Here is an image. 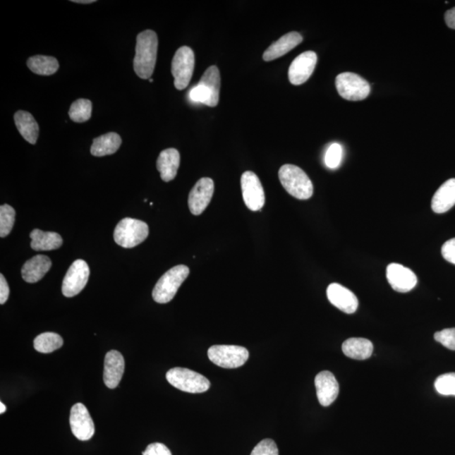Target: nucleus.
Returning <instances> with one entry per match:
<instances>
[{
    "mask_svg": "<svg viewBox=\"0 0 455 455\" xmlns=\"http://www.w3.org/2000/svg\"><path fill=\"white\" fill-rule=\"evenodd\" d=\"M250 455H279V452L275 442L267 439L260 442Z\"/></svg>",
    "mask_w": 455,
    "mask_h": 455,
    "instance_id": "72a5a7b5",
    "label": "nucleus"
},
{
    "mask_svg": "<svg viewBox=\"0 0 455 455\" xmlns=\"http://www.w3.org/2000/svg\"><path fill=\"white\" fill-rule=\"evenodd\" d=\"M327 298L332 305L346 314H353L358 307V298L348 289L339 284H332L328 286Z\"/></svg>",
    "mask_w": 455,
    "mask_h": 455,
    "instance_id": "dca6fc26",
    "label": "nucleus"
},
{
    "mask_svg": "<svg viewBox=\"0 0 455 455\" xmlns=\"http://www.w3.org/2000/svg\"><path fill=\"white\" fill-rule=\"evenodd\" d=\"M142 455H172L171 450L166 445L159 443L151 444L147 447Z\"/></svg>",
    "mask_w": 455,
    "mask_h": 455,
    "instance_id": "e433bc0d",
    "label": "nucleus"
},
{
    "mask_svg": "<svg viewBox=\"0 0 455 455\" xmlns=\"http://www.w3.org/2000/svg\"><path fill=\"white\" fill-rule=\"evenodd\" d=\"M279 176L281 185L291 196L300 200H307L313 195V184L300 167L284 164L280 168Z\"/></svg>",
    "mask_w": 455,
    "mask_h": 455,
    "instance_id": "f03ea898",
    "label": "nucleus"
},
{
    "mask_svg": "<svg viewBox=\"0 0 455 455\" xmlns=\"http://www.w3.org/2000/svg\"><path fill=\"white\" fill-rule=\"evenodd\" d=\"M15 123L20 135L30 144H36L39 135V126L34 116L28 111H18L15 114Z\"/></svg>",
    "mask_w": 455,
    "mask_h": 455,
    "instance_id": "5701e85b",
    "label": "nucleus"
},
{
    "mask_svg": "<svg viewBox=\"0 0 455 455\" xmlns=\"http://www.w3.org/2000/svg\"><path fill=\"white\" fill-rule=\"evenodd\" d=\"M166 380L172 387L184 392L203 393L210 388V381L206 377L188 368H171L167 372Z\"/></svg>",
    "mask_w": 455,
    "mask_h": 455,
    "instance_id": "20e7f679",
    "label": "nucleus"
},
{
    "mask_svg": "<svg viewBox=\"0 0 455 455\" xmlns=\"http://www.w3.org/2000/svg\"><path fill=\"white\" fill-rule=\"evenodd\" d=\"M435 339L445 348L455 351V328L444 329L436 332Z\"/></svg>",
    "mask_w": 455,
    "mask_h": 455,
    "instance_id": "473e14b6",
    "label": "nucleus"
},
{
    "mask_svg": "<svg viewBox=\"0 0 455 455\" xmlns=\"http://www.w3.org/2000/svg\"><path fill=\"white\" fill-rule=\"evenodd\" d=\"M181 156L176 149L164 150L157 159V169L164 181L169 182L176 178L180 166Z\"/></svg>",
    "mask_w": 455,
    "mask_h": 455,
    "instance_id": "aec40b11",
    "label": "nucleus"
},
{
    "mask_svg": "<svg viewBox=\"0 0 455 455\" xmlns=\"http://www.w3.org/2000/svg\"><path fill=\"white\" fill-rule=\"evenodd\" d=\"M372 350H374V346L365 338H349L342 344V352L346 356L356 360H365L370 358L372 356Z\"/></svg>",
    "mask_w": 455,
    "mask_h": 455,
    "instance_id": "4be33fe9",
    "label": "nucleus"
},
{
    "mask_svg": "<svg viewBox=\"0 0 455 455\" xmlns=\"http://www.w3.org/2000/svg\"><path fill=\"white\" fill-rule=\"evenodd\" d=\"M73 3L78 4H92L95 3V0H73Z\"/></svg>",
    "mask_w": 455,
    "mask_h": 455,
    "instance_id": "ea45409f",
    "label": "nucleus"
},
{
    "mask_svg": "<svg viewBox=\"0 0 455 455\" xmlns=\"http://www.w3.org/2000/svg\"><path fill=\"white\" fill-rule=\"evenodd\" d=\"M148 236V224L141 220L125 218L116 225L114 237L119 245L133 248L144 242Z\"/></svg>",
    "mask_w": 455,
    "mask_h": 455,
    "instance_id": "39448f33",
    "label": "nucleus"
},
{
    "mask_svg": "<svg viewBox=\"0 0 455 455\" xmlns=\"http://www.w3.org/2000/svg\"><path fill=\"white\" fill-rule=\"evenodd\" d=\"M435 387L436 391L443 396H455V372L437 377Z\"/></svg>",
    "mask_w": 455,
    "mask_h": 455,
    "instance_id": "7c9ffc66",
    "label": "nucleus"
},
{
    "mask_svg": "<svg viewBox=\"0 0 455 455\" xmlns=\"http://www.w3.org/2000/svg\"><path fill=\"white\" fill-rule=\"evenodd\" d=\"M190 270L185 265L172 267L160 277L154 286L152 296L159 303H166L173 300L184 281L188 279Z\"/></svg>",
    "mask_w": 455,
    "mask_h": 455,
    "instance_id": "7ed1b4c3",
    "label": "nucleus"
},
{
    "mask_svg": "<svg viewBox=\"0 0 455 455\" xmlns=\"http://www.w3.org/2000/svg\"><path fill=\"white\" fill-rule=\"evenodd\" d=\"M51 262L47 255H38L24 264L21 275L29 284L37 283L51 269Z\"/></svg>",
    "mask_w": 455,
    "mask_h": 455,
    "instance_id": "6ab92c4d",
    "label": "nucleus"
},
{
    "mask_svg": "<svg viewBox=\"0 0 455 455\" xmlns=\"http://www.w3.org/2000/svg\"><path fill=\"white\" fill-rule=\"evenodd\" d=\"M190 98L194 102L202 103L209 105L210 95L205 86L198 84L190 90Z\"/></svg>",
    "mask_w": 455,
    "mask_h": 455,
    "instance_id": "f704fd0d",
    "label": "nucleus"
},
{
    "mask_svg": "<svg viewBox=\"0 0 455 455\" xmlns=\"http://www.w3.org/2000/svg\"><path fill=\"white\" fill-rule=\"evenodd\" d=\"M92 114V102L87 99H79L73 102L69 109V118L75 123H85Z\"/></svg>",
    "mask_w": 455,
    "mask_h": 455,
    "instance_id": "c85d7f7f",
    "label": "nucleus"
},
{
    "mask_svg": "<svg viewBox=\"0 0 455 455\" xmlns=\"http://www.w3.org/2000/svg\"><path fill=\"white\" fill-rule=\"evenodd\" d=\"M10 296V287H8L6 277L0 275V303L4 305Z\"/></svg>",
    "mask_w": 455,
    "mask_h": 455,
    "instance_id": "4c0bfd02",
    "label": "nucleus"
},
{
    "mask_svg": "<svg viewBox=\"0 0 455 455\" xmlns=\"http://www.w3.org/2000/svg\"><path fill=\"white\" fill-rule=\"evenodd\" d=\"M16 211L10 205L0 207V236L6 237L14 227Z\"/></svg>",
    "mask_w": 455,
    "mask_h": 455,
    "instance_id": "c756f323",
    "label": "nucleus"
},
{
    "mask_svg": "<svg viewBox=\"0 0 455 455\" xmlns=\"http://www.w3.org/2000/svg\"><path fill=\"white\" fill-rule=\"evenodd\" d=\"M214 193V182L211 178L203 177L190 190L188 206L193 215H200L210 205Z\"/></svg>",
    "mask_w": 455,
    "mask_h": 455,
    "instance_id": "f8f14e48",
    "label": "nucleus"
},
{
    "mask_svg": "<svg viewBox=\"0 0 455 455\" xmlns=\"http://www.w3.org/2000/svg\"><path fill=\"white\" fill-rule=\"evenodd\" d=\"M121 145V138L119 134L108 133L95 138L91 145L90 153L97 157L114 154L119 150Z\"/></svg>",
    "mask_w": 455,
    "mask_h": 455,
    "instance_id": "b1692460",
    "label": "nucleus"
},
{
    "mask_svg": "<svg viewBox=\"0 0 455 455\" xmlns=\"http://www.w3.org/2000/svg\"><path fill=\"white\" fill-rule=\"evenodd\" d=\"M455 205V178L445 181L432 198V209L436 214H444Z\"/></svg>",
    "mask_w": 455,
    "mask_h": 455,
    "instance_id": "412c9836",
    "label": "nucleus"
},
{
    "mask_svg": "<svg viewBox=\"0 0 455 455\" xmlns=\"http://www.w3.org/2000/svg\"><path fill=\"white\" fill-rule=\"evenodd\" d=\"M30 71L38 75H53L59 71V61L50 56L36 55L28 60Z\"/></svg>",
    "mask_w": 455,
    "mask_h": 455,
    "instance_id": "bb28decb",
    "label": "nucleus"
},
{
    "mask_svg": "<svg viewBox=\"0 0 455 455\" xmlns=\"http://www.w3.org/2000/svg\"><path fill=\"white\" fill-rule=\"evenodd\" d=\"M30 246L34 250H53L60 248L63 245V238L55 232H45L40 229H34L30 233Z\"/></svg>",
    "mask_w": 455,
    "mask_h": 455,
    "instance_id": "393cba45",
    "label": "nucleus"
},
{
    "mask_svg": "<svg viewBox=\"0 0 455 455\" xmlns=\"http://www.w3.org/2000/svg\"><path fill=\"white\" fill-rule=\"evenodd\" d=\"M241 190L245 205L251 211H259L265 205V193L258 176L245 171L241 176Z\"/></svg>",
    "mask_w": 455,
    "mask_h": 455,
    "instance_id": "9d476101",
    "label": "nucleus"
},
{
    "mask_svg": "<svg viewBox=\"0 0 455 455\" xmlns=\"http://www.w3.org/2000/svg\"><path fill=\"white\" fill-rule=\"evenodd\" d=\"M149 80H150V82H153V81H154V80H152V79H150Z\"/></svg>",
    "mask_w": 455,
    "mask_h": 455,
    "instance_id": "79ce46f5",
    "label": "nucleus"
},
{
    "mask_svg": "<svg viewBox=\"0 0 455 455\" xmlns=\"http://www.w3.org/2000/svg\"><path fill=\"white\" fill-rule=\"evenodd\" d=\"M336 87L341 97L348 101L358 102L366 99L370 93V85L357 73H340L336 79Z\"/></svg>",
    "mask_w": 455,
    "mask_h": 455,
    "instance_id": "6e6552de",
    "label": "nucleus"
},
{
    "mask_svg": "<svg viewBox=\"0 0 455 455\" xmlns=\"http://www.w3.org/2000/svg\"><path fill=\"white\" fill-rule=\"evenodd\" d=\"M442 255L446 261L455 265V238L444 243L442 247Z\"/></svg>",
    "mask_w": 455,
    "mask_h": 455,
    "instance_id": "c9c22d12",
    "label": "nucleus"
},
{
    "mask_svg": "<svg viewBox=\"0 0 455 455\" xmlns=\"http://www.w3.org/2000/svg\"><path fill=\"white\" fill-rule=\"evenodd\" d=\"M444 19L448 27L455 30V7L445 13Z\"/></svg>",
    "mask_w": 455,
    "mask_h": 455,
    "instance_id": "58836bf2",
    "label": "nucleus"
},
{
    "mask_svg": "<svg viewBox=\"0 0 455 455\" xmlns=\"http://www.w3.org/2000/svg\"><path fill=\"white\" fill-rule=\"evenodd\" d=\"M89 277L88 264L84 260H76L64 277L62 287L63 296L67 298L76 296L87 284Z\"/></svg>",
    "mask_w": 455,
    "mask_h": 455,
    "instance_id": "1a4fd4ad",
    "label": "nucleus"
},
{
    "mask_svg": "<svg viewBox=\"0 0 455 455\" xmlns=\"http://www.w3.org/2000/svg\"><path fill=\"white\" fill-rule=\"evenodd\" d=\"M195 67L194 51L189 47H181L176 51L171 63V73L175 87L182 90L188 87Z\"/></svg>",
    "mask_w": 455,
    "mask_h": 455,
    "instance_id": "0eeeda50",
    "label": "nucleus"
},
{
    "mask_svg": "<svg viewBox=\"0 0 455 455\" xmlns=\"http://www.w3.org/2000/svg\"><path fill=\"white\" fill-rule=\"evenodd\" d=\"M387 277L392 289L399 293L409 292L418 284V277L415 273L401 264H389Z\"/></svg>",
    "mask_w": 455,
    "mask_h": 455,
    "instance_id": "4468645a",
    "label": "nucleus"
},
{
    "mask_svg": "<svg viewBox=\"0 0 455 455\" xmlns=\"http://www.w3.org/2000/svg\"><path fill=\"white\" fill-rule=\"evenodd\" d=\"M158 37L154 30H146L138 35L136 54L133 69L142 80H150L153 75L158 53Z\"/></svg>",
    "mask_w": 455,
    "mask_h": 455,
    "instance_id": "f257e3e1",
    "label": "nucleus"
},
{
    "mask_svg": "<svg viewBox=\"0 0 455 455\" xmlns=\"http://www.w3.org/2000/svg\"><path fill=\"white\" fill-rule=\"evenodd\" d=\"M315 384L320 404L331 406L339 394V384L335 376L330 371L320 372L315 377Z\"/></svg>",
    "mask_w": 455,
    "mask_h": 455,
    "instance_id": "2eb2a0df",
    "label": "nucleus"
},
{
    "mask_svg": "<svg viewBox=\"0 0 455 455\" xmlns=\"http://www.w3.org/2000/svg\"><path fill=\"white\" fill-rule=\"evenodd\" d=\"M342 159V147L339 144H332L329 147L326 156H324V162L327 166L330 169L339 167Z\"/></svg>",
    "mask_w": 455,
    "mask_h": 455,
    "instance_id": "2f4dec72",
    "label": "nucleus"
},
{
    "mask_svg": "<svg viewBox=\"0 0 455 455\" xmlns=\"http://www.w3.org/2000/svg\"><path fill=\"white\" fill-rule=\"evenodd\" d=\"M6 406H4L3 402H0V413L3 414L6 413Z\"/></svg>",
    "mask_w": 455,
    "mask_h": 455,
    "instance_id": "a19ab883",
    "label": "nucleus"
},
{
    "mask_svg": "<svg viewBox=\"0 0 455 455\" xmlns=\"http://www.w3.org/2000/svg\"><path fill=\"white\" fill-rule=\"evenodd\" d=\"M212 363L224 368H240L248 360L249 352L245 348L233 345H215L207 351Z\"/></svg>",
    "mask_w": 455,
    "mask_h": 455,
    "instance_id": "423d86ee",
    "label": "nucleus"
},
{
    "mask_svg": "<svg viewBox=\"0 0 455 455\" xmlns=\"http://www.w3.org/2000/svg\"><path fill=\"white\" fill-rule=\"evenodd\" d=\"M317 55L313 51H307L298 55L290 65L289 69V79L293 85H301L310 79L313 73Z\"/></svg>",
    "mask_w": 455,
    "mask_h": 455,
    "instance_id": "9b49d317",
    "label": "nucleus"
},
{
    "mask_svg": "<svg viewBox=\"0 0 455 455\" xmlns=\"http://www.w3.org/2000/svg\"><path fill=\"white\" fill-rule=\"evenodd\" d=\"M63 345V338L59 334L45 332L37 336L34 340V348L39 353H50Z\"/></svg>",
    "mask_w": 455,
    "mask_h": 455,
    "instance_id": "cd10ccee",
    "label": "nucleus"
},
{
    "mask_svg": "<svg viewBox=\"0 0 455 455\" xmlns=\"http://www.w3.org/2000/svg\"><path fill=\"white\" fill-rule=\"evenodd\" d=\"M125 361L123 355L116 350L108 352L104 363V383L109 389L119 387L123 378Z\"/></svg>",
    "mask_w": 455,
    "mask_h": 455,
    "instance_id": "f3484780",
    "label": "nucleus"
},
{
    "mask_svg": "<svg viewBox=\"0 0 455 455\" xmlns=\"http://www.w3.org/2000/svg\"><path fill=\"white\" fill-rule=\"evenodd\" d=\"M303 42L301 35L296 32H289L280 37L279 40L273 42L268 49L264 51L263 59L269 62V61L283 57L284 55L289 53L294 47Z\"/></svg>",
    "mask_w": 455,
    "mask_h": 455,
    "instance_id": "a211bd4d",
    "label": "nucleus"
},
{
    "mask_svg": "<svg viewBox=\"0 0 455 455\" xmlns=\"http://www.w3.org/2000/svg\"><path fill=\"white\" fill-rule=\"evenodd\" d=\"M71 427L73 435L78 439L87 441L95 435V425L87 408L81 403H77L71 411Z\"/></svg>",
    "mask_w": 455,
    "mask_h": 455,
    "instance_id": "ddd939ff",
    "label": "nucleus"
},
{
    "mask_svg": "<svg viewBox=\"0 0 455 455\" xmlns=\"http://www.w3.org/2000/svg\"><path fill=\"white\" fill-rule=\"evenodd\" d=\"M220 73L218 67L211 66L203 73L199 85L205 86L210 95L207 107H215L219 104L220 91Z\"/></svg>",
    "mask_w": 455,
    "mask_h": 455,
    "instance_id": "a878e982",
    "label": "nucleus"
}]
</instances>
